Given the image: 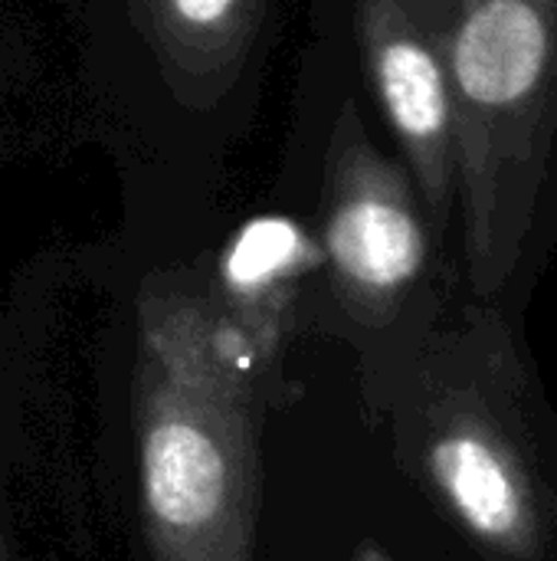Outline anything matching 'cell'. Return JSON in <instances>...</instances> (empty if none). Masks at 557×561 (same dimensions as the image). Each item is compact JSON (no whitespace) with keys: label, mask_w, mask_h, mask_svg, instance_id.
I'll use <instances>...</instances> for the list:
<instances>
[{"label":"cell","mask_w":557,"mask_h":561,"mask_svg":"<svg viewBox=\"0 0 557 561\" xmlns=\"http://www.w3.org/2000/svg\"><path fill=\"white\" fill-rule=\"evenodd\" d=\"M364 46L378 102L417 174L430 214L456 210V112L443 62L404 0L364 3Z\"/></svg>","instance_id":"obj_3"},{"label":"cell","mask_w":557,"mask_h":561,"mask_svg":"<svg viewBox=\"0 0 557 561\" xmlns=\"http://www.w3.org/2000/svg\"><path fill=\"white\" fill-rule=\"evenodd\" d=\"M141 480L151 516L171 533L207 529L227 500V460L217 440L190 421L171 417L148 431Z\"/></svg>","instance_id":"obj_5"},{"label":"cell","mask_w":557,"mask_h":561,"mask_svg":"<svg viewBox=\"0 0 557 561\" xmlns=\"http://www.w3.org/2000/svg\"><path fill=\"white\" fill-rule=\"evenodd\" d=\"M174 10L187 20V23H197V26H210V23H220L236 0H171Z\"/></svg>","instance_id":"obj_7"},{"label":"cell","mask_w":557,"mask_h":561,"mask_svg":"<svg viewBox=\"0 0 557 561\" xmlns=\"http://www.w3.org/2000/svg\"><path fill=\"white\" fill-rule=\"evenodd\" d=\"M295 247H299V233L292 224L256 220L240 233L236 247L230 250L227 273L236 286H256L272 273H279L295 256Z\"/></svg>","instance_id":"obj_6"},{"label":"cell","mask_w":557,"mask_h":561,"mask_svg":"<svg viewBox=\"0 0 557 561\" xmlns=\"http://www.w3.org/2000/svg\"><path fill=\"white\" fill-rule=\"evenodd\" d=\"M335 266L364 293L394 296L427 266V230L391 168L368 158L358 184L338 201L328 220Z\"/></svg>","instance_id":"obj_4"},{"label":"cell","mask_w":557,"mask_h":561,"mask_svg":"<svg viewBox=\"0 0 557 561\" xmlns=\"http://www.w3.org/2000/svg\"><path fill=\"white\" fill-rule=\"evenodd\" d=\"M456 112L469 273L496 296L557 220V0H404Z\"/></svg>","instance_id":"obj_1"},{"label":"cell","mask_w":557,"mask_h":561,"mask_svg":"<svg viewBox=\"0 0 557 561\" xmlns=\"http://www.w3.org/2000/svg\"><path fill=\"white\" fill-rule=\"evenodd\" d=\"M427 470L456 519L502 561H545L548 503L532 447L506 401H460L427 447Z\"/></svg>","instance_id":"obj_2"}]
</instances>
